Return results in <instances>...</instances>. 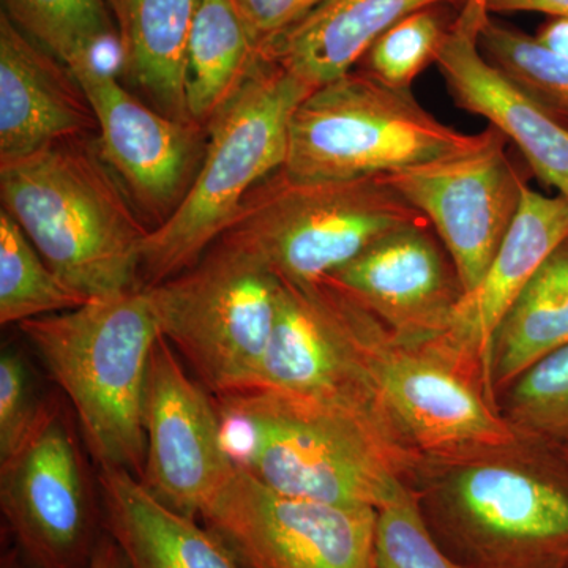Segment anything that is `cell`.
I'll return each mask as SVG.
<instances>
[{
    "label": "cell",
    "instance_id": "6da1fadb",
    "mask_svg": "<svg viewBox=\"0 0 568 568\" xmlns=\"http://www.w3.org/2000/svg\"><path fill=\"white\" fill-rule=\"evenodd\" d=\"M216 398L235 465L282 495L381 510L424 467L358 410L263 390Z\"/></svg>",
    "mask_w": 568,
    "mask_h": 568
},
{
    "label": "cell",
    "instance_id": "7a4b0ae2",
    "mask_svg": "<svg viewBox=\"0 0 568 568\" xmlns=\"http://www.w3.org/2000/svg\"><path fill=\"white\" fill-rule=\"evenodd\" d=\"M422 519L462 568H568V463L558 447L517 440L418 474Z\"/></svg>",
    "mask_w": 568,
    "mask_h": 568
},
{
    "label": "cell",
    "instance_id": "3957f363",
    "mask_svg": "<svg viewBox=\"0 0 568 568\" xmlns=\"http://www.w3.org/2000/svg\"><path fill=\"white\" fill-rule=\"evenodd\" d=\"M85 138L0 163V200L52 271L89 302L144 287L142 256L152 227L97 141Z\"/></svg>",
    "mask_w": 568,
    "mask_h": 568
},
{
    "label": "cell",
    "instance_id": "277c9868",
    "mask_svg": "<svg viewBox=\"0 0 568 568\" xmlns=\"http://www.w3.org/2000/svg\"><path fill=\"white\" fill-rule=\"evenodd\" d=\"M20 328L69 396L99 467L125 469L141 480L145 387L162 335L148 290L95 298Z\"/></svg>",
    "mask_w": 568,
    "mask_h": 568
},
{
    "label": "cell",
    "instance_id": "5b68a950",
    "mask_svg": "<svg viewBox=\"0 0 568 568\" xmlns=\"http://www.w3.org/2000/svg\"><path fill=\"white\" fill-rule=\"evenodd\" d=\"M312 91L264 58L241 92L205 126L207 145L192 186L145 241L144 287L196 264L227 233L252 190L282 170L291 119Z\"/></svg>",
    "mask_w": 568,
    "mask_h": 568
},
{
    "label": "cell",
    "instance_id": "8992f818",
    "mask_svg": "<svg viewBox=\"0 0 568 568\" xmlns=\"http://www.w3.org/2000/svg\"><path fill=\"white\" fill-rule=\"evenodd\" d=\"M426 222L386 175L310 181L278 170L246 197L224 241L290 286L323 283L381 237Z\"/></svg>",
    "mask_w": 568,
    "mask_h": 568
},
{
    "label": "cell",
    "instance_id": "52a82bcc",
    "mask_svg": "<svg viewBox=\"0 0 568 568\" xmlns=\"http://www.w3.org/2000/svg\"><path fill=\"white\" fill-rule=\"evenodd\" d=\"M481 133L452 129L417 102L361 71L313 89L290 123L283 170L310 181L369 178L470 151Z\"/></svg>",
    "mask_w": 568,
    "mask_h": 568
},
{
    "label": "cell",
    "instance_id": "ba28073f",
    "mask_svg": "<svg viewBox=\"0 0 568 568\" xmlns=\"http://www.w3.org/2000/svg\"><path fill=\"white\" fill-rule=\"evenodd\" d=\"M282 286L260 257L220 239L192 267L145 290L163 338L211 394L226 396L260 375Z\"/></svg>",
    "mask_w": 568,
    "mask_h": 568
},
{
    "label": "cell",
    "instance_id": "9c48e42d",
    "mask_svg": "<svg viewBox=\"0 0 568 568\" xmlns=\"http://www.w3.org/2000/svg\"><path fill=\"white\" fill-rule=\"evenodd\" d=\"M368 361L388 426L424 465L518 439L480 373L439 339L405 345L376 320Z\"/></svg>",
    "mask_w": 568,
    "mask_h": 568
},
{
    "label": "cell",
    "instance_id": "30bf717a",
    "mask_svg": "<svg viewBox=\"0 0 568 568\" xmlns=\"http://www.w3.org/2000/svg\"><path fill=\"white\" fill-rule=\"evenodd\" d=\"M375 321L327 280L310 287L283 283L271 343L250 390L358 410L377 418L396 439L369 368L368 342Z\"/></svg>",
    "mask_w": 568,
    "mask_h": 568
},
{
    "label": "cell",
    "instance_id": "8fae6325",
    "mask_svg": "<svg viewBox=\"0 0 568 568\" xmlns=\"http://www.w3.org/2000/svg\"><path fill=\"white\" fill-rule=\"evenodd\" d=\"M201 517L242 568H375V508L282 495L239 466Z\"/></svg>",
    "mask_w": 568,
    "mask_h": 568
},
{
    "label": "cell",
    "instance_id": "7c38bea8",
    "mask_svg": "<svg viewBox=\"0 0 568 568\" xmlns=\"http://www.w3.org/2000/svg\"><path fill=\"white\" fill-rule=\"evenodd\" d=\"M384 175L433 227L465 294L476 290L528 189L526 175L508 155L507 138L489 125L470 151Z\"/></svg>",
    "mask_w": 568,
    "mask_h": 568
},
{
    "label": "cell",
    "instance_id": "4fadbf2b",
    "mask_svg": "<svg viewBox=\"0 0 568 568\" xmlns=\"http://www.w3.org/2000/svg\"><path fill=\"white\" fill-rule=\"evenodd\" d=\"M0 506L37 568H81L91 560V491L80 444L58 407L47 406L32 435L0 462Z\"/></svg>",
    "mask_w": 568,
    "mask_h": 568
},
{
    "label": "cell",
    "instance_id": "5bb4252c",
    "mask_svg": "<svg viewBox=\"0 0 568 568\" xmlns=\"http://www.w3.org/2000/svg\"><path fill=\"white\" fill-rule=\"evenodd\" d=\"M70 70L95 114L104 162L136 211L159 226L192 186L204 159L207 129L141 102L102 61Z\"/></svg>",
    "mask_w": 568,
    "mask_h": 568
},
{
    "label": "cell",
    "instance_id": "9a60e30c",
    "mask_svg": "<svg viewBox=\"0 0 568 568\" xmlns=\"http://www.w3.org/2000/svg\"><path fill=\"white\" fill-rule=\"evenodd\" d=\"M160 335L145 387L142 484L186 517L201 515L237 465L224 440L219 407Z\"/></svg>",
    "mask_w": 568,
    "mask_h": 568
},
{
    "label": "cell",
    "instance_id": "2e32d148",
    "mask_svg": "<svg viewBox=\"0 0 568 568\" xmlns=\"http://www.w3.org/2000/svg\"><path fill=\"white\" fill-rule=\"evenodd\" d=\"M327 282L405 345H424L446 334L465 295L454 261L428 222L384 235Z\"/></svg>",
    "mask_w": 568,
    "mask_h": 568
},
{
    "label": "cell",
    "instance_id": "e0dca14e",
    "mask_svg": "<svg viewBox=\"0 0 568 568\" xmlns=\"http://www.w3.org/2000/svg\"><path fill=\"white\" fill-rule=\"evenodd\" d=\"M488 14L478 6L459 13L437 69L455 104L514 141L534 175L568 200V126L481 54L477 33Z\"/></svg>",
    "mask_w": 568,
    "mask_h": 568
},
{
    "label": "cell",
    "instance_id": "ac0fdd59",
    "mask_svg": "<svg viewBox=\"0 0 568 568\" xmlns=\"http://www.w3.org/2000/svg\"><path fill=\"white\" fill-rule=\"evenodd\" d=\"M95 130L91 103L69 67L0 11V163Z\"/></svg>",
    "mask_w": 568,
    "mask_h": 568
},
{
    "label": "cell",
    "instance_id": "d6986e66",
    "mask_svg": "<svg viewBox=\"0 0 568 568\" xmlns=\"http://www.w3.org/2000/svg\"><path fill=\"white\" fill-rule=\"evenodd\" d=\"M567 237V197L560 194L545 196L528 186L517 219L487 274L476 290L463 295L446 334L436 338L480 373L491 398L489 353L493 336L529 280Z\"/></svg>",
    "mask_w": 568,
    "mask_h": 568
},
{
    "label": "cell",
    "instance_id": "ffe728a7",
    "mask_svg": "<svg viewBox=\"0 0 568 568\" xmlns=\"http://www.w3.org/2000/svg\"><path fill=\"white\" fill-rule=\"evenodd\" d=\"M104 525L132 568H242L211 529L162 503L142 480L100 467Z\"/></svg>",
    "mask_w": 568,
    "mask_h": 568
},
{
    "label": "cell",
    "instance_id": "44dd1931",
    "mask_svg": "<svg viewBox=\"0 0 568 568\" xmlns=\"http://www.w3.org/2000/svg\"><path fill=\"white\" fill-rule=\"evenodd\" d=\"M484 0H324L305 21L275 41L264 58L312 89L345 77L369 44L407 14L432 6L462 13Z\"/></svg>",
    "mask_w": 568,
    "mask_h": 568
},
{
    "label": "cell",
    "instance_id": "7402d4cb",
    "mask_svg": "<svg viewBox=\"0 0 568 568\" xmlns=\"http://www.w3.org/2000/svg\"><path fill=\"white\" fill-rule=\"evenodd\" d=\"M204 0H106L118 32V69L170 118L193 122L186 108L185 59Z\"/></svg>",
    "mask_w": 568,
    "mask_h": 568
},
{
    "label": "cell",
    "instance_id": "603a6c76",
    "mask_svg": "<svg viewBox=\"0 0 568 568\" xmlns=\"http://www.w3.org/2000/svg\"><path fill=\"white\" fill-rule=\"evenodd\" d=\"M568 345V237L549 254L500 321L489 353L497 398L541 358Z\"/></svg>",
    "mask_w": 568,
    "mask_h": 568
},
{
    "label": "cell",
    "instance_id": "cb8c5ba5",
    "mask_svg": "<svg viewBox=\"0 0 568 568\" xmlns=\"http://www.w3.org/2000/svg\"><path fill=\"white\" fill-rule=\"evenodd\" d=\"M263 61V51L233 0H204L186 47L185 92L190 119L207 126Z\"/></svg>",
    "mask_w": 568,
    "mask_h": 568
},
{
    "label": "cell",
    "instance_id": "d4e9b609",
    "mask_svg": "<svg viewBox=\"0 0 568 568\" xmlns=\"http://www.w3.org/2000/svg\"><path fill=\"white\" fill-rule=\"evenodd\" d=\"M7 17L69 69L118 48L106 0H2ZM119 51V48H118Z\"/></svg>",
    "mask_w": 568,
    "mask_h": 568
},
{
    "label": "cell",
    "instance_id": "484cf974",
    "mask_svg": "<svg viewBox=\"0 0 568 568\" xmlns=\"http://www.w3.org/2000/svg\"><path fill=\"white\" fill-rule=\"evenodd\" d=\"M52 271L9 212L0 211V324H22L85 304Z\"/></svg>",
    "mask_w": 568,
    "mask_h": 568
},
{
    "label": "cell",
    "instance_id": "4316f807",
    "mask_svg": "<svg viewBox=\"0 0 568 568\" xmlns=\"http://www.w3.org/2000/svg\"><path fill=\"white\" fill-rule=\"evenodd\" d=\"M459 11L432 6L407 14L377 37L354 70L396 91L413 92L418 74L437 62Z\"/></svg>",
    "mask_w": 568,
    "mask_h": 568
},
{
    "label": "cell",
    "instance_id": "83f0119b",
    "mask_svg": "<svg viewBox=\"0 0 568 568\" xmlns=\"http://www.w3.org/2000/svg\"><path fill=\"white\" fill-rule=\"evenodd\" d=\"M477 44L488 62L568 126V61L514 26L485 17Z\"/></svg>",
    "mask_w": 568,
    "mask_h": 568
},
{
    "label": "cell",
    "instance_id": "f1b7e54d",
    "mask_svg": "<svg viewBox=\"0 0 568 568\" xmlns=\"http://www.w3.org/2000/svg\"><path fill=\"white\" fill-rule=\"evenodd\" d=\"M518 435L568 446V345L541 358L497 398Z\"/></svg>",
    "mask_w": 568,
    "mask_h": 568
},
{
    "label": "cell",
    "instance_id": "f546056e",
    "mask_svg": "<svg viewBox=\"0 0 568 568\" xmlns=\"http://www.w3.org/2000/svg\"><path fill=\"white\" fill-rule=\"evenodd\" d=\"M375 568H462L426 528L416 489L377 510Z\"/></svg>",
    "mask_w": 568,
    "mask_h": 568
},
{
    "label": "cell",
    "instance_id": "4dcf8cb0",
    "mask_svg": "<svg viewBox=\"0 0 568 568\" xmlns=\"http://www.w3.org/2000/svg\"><path fill=\"white\" fill-rule=\"evenodd\" d=\"M47 406L37 399L31 369L18 351L0 355V462H6L32 435Z\"/></svg>",
    "mask_w": 568,
    "mask_h": 568
},
{
    "label": "cell",
    "instance_id": "1f68e13d",
    "mask_svg": "<svg viewBox=\"0 0 568 568\" xmlns=\"http://www.w3.org/2000/svg\"><path fill=\"white\" fill-rule=\"evenodd\" d=\"M257 47L264 52L305 21L324 0H233Z\"/></svg>",
    "mask_w": 568,
    "mask_h": 568
},
{
    "label": "cell",
    "instance_id": "d6a6232c",
    "mask_svg": "<svg viewBox=\"0 0 568 568\" xmlns=\"http://www.w3.org/2000/svg\"><path fill=\"white\" fill-rule=\"evenodd\" d=\"M484 6L489 14L537 11L548 17L568 18V0H484Z\"/></svg>",
    "mask_w": 568,
    "mask_h": 568
},
{
    "label": "cell",
    "instance_id": "836d02e7",
    "mask_svg": "<svg viewBox=\"0 0 568 568\" xmlns=\"http://www.w3.org/2000/svg\"><path fill=\"white\" fill-rule=\"evenodd\" d=\"M534 37L547 50L568 61V18L549 17Z\"/></svg>",
    "mask_w": 568,
    "mask_h": 568
},
{
    "label": "cell",
    "instance_id": "e575fe53",
    "mask_svg": "<svg viewBox=\"0 0 568 568\" xmlns=\"http://www.w3.org/2000/svg\"><path fill=\"white\" fill-rule=\"evenodd\" d=\"M88 568H132L121 547L111 537H104L93 548Z\"/></svg>",
    "mask_w": 568,
    "mask_h": 568
},
{
    "label": "cell",
    "instance_id": "d590c367",
    "mask_svg": "<svg viewBox=\"0 0 568 568\" xmlns=\"http://www.w3.org/2000/svg\"><path fill=\"white\" fill-rule=\"evenodd\" d=\"M2 568H24L21 566L20 560L13 558V556H9V558H3Z\"/></svg>",
    "mask_w": 568,
    "mask_h": 568
},
{
    "label": "cell",
    "instance_id": "8d00e7d4",
    "mask_svg": "<svg viewBox=\"0 0 568 568\" xmlns=\"http://www.w3.org/2000/svg\"><path fill=\"white\" fill-rule=\"evenodd\" d=\"M560 450V454H562V457L566 458V462L568 463V446L558 447Z\"/></svg>",
    "mask_w": 568,
    "mask_h": 568
}]
</instances>
